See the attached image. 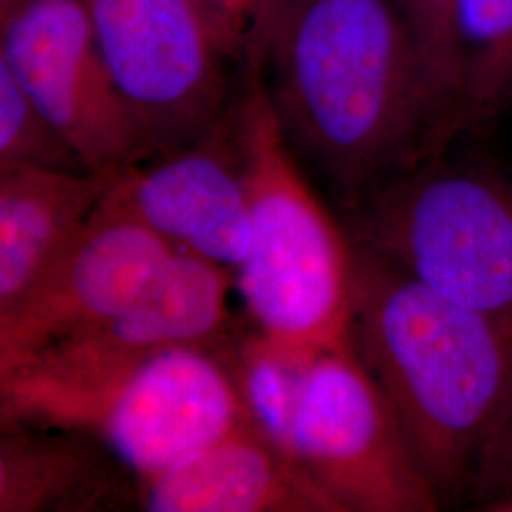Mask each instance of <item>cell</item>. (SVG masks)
<instances>
[{
    "label": "cell",
    "instance_id": "obj_1",
    "mask_svg": "<svg viewBox=\"0 0 512 512\" xmlns=\"http://www.w3.org/2000/svg\"><path fill=\"white\" fill-rule=\"evenodd\" d=\"M264 84L296 160L338 213L461 137L393 0H291Z\"/></svg>",
    "mask_w": 512,
    "mask_h": 512
},
{
    "label": "cell",
    "instance_id": "obj_2",
    "mask_svg": "<svg viewBox=\"0 0 512 512\" xmlns=\"http://www.w3.org/2000/svg\"><path fill=\"white\" fill-rule=\"evenodd\" d=\"M353 260V351L440 499L459 494L511 384L512 317L465 306L365 249Z\"/></svg>",
    "mask_w": 512,
    "mask_h": 512
},
{
    "label": "cell",
    "instance_id": "obj_3",
    "mask_svg": "<svg viewBox=\"0 0 512 512\" xmlns=\"http://www.w3.org/2000/svg\"><path fill=\"white\" fill-rule=\"evenodd\" d=\"M238 135L251 211L234 272L247 323L294 368L351 346L353 245L296 160L264 84L245 76Z\"/></svg>",
    "mask_w": 512,
    "mask_h": 512
},
{
    "label": "cell",
    "instance_id": "obj_4",
    "mask_svg": "<svg viewBox=\"0 0 512 512\" xmlns=\"http://www.w3.org/2000/svg\"><path fill=\"white\" fill-rule=\"evenodd\" d=\"M226 342L92 370L19 366L0 374V427L76 431L137 480L160 475L251 420Z\"/></svg>",
    "mask_w": 512,
    "mask_h": 512
},
{
    "label": "cell",
    "instance_id": "obj_5",
    "mask_svg": "<svg viewBox=\"0 0 512 512\" xmlns=\"http://www.w3.org/2000/svg\"><path fill=\"white\" fill-rule=\"evenodd\" d=\"M353 247L431 289L512 317V177L450 150L338 213Z\"/></svg>",
    "mask_w": 512,
    "mask_h": 512
},
{
    "label": "cell",
    "instance_id": "obj_6",
    "mask_svg": "<svg viewBox=\"0 0 512 512\" xmlns=\"http://www.w3.org/2000/svg\"><path fill=\"white\" fill-rule=\"evenodd\" d=\"M291 452L340 512L440 509L393 406L353 348L302 370Z\"/></svg>",
    "mask_w": 512,
    "mask_h": 512
},
{
    "label": "cell",
    "instance_id": "obj_7",
    "mask_svg": "<svg viewBox=\"0 0 512 512\" xmlns=\"http://www.w3.org/2000/svg\"><path fill=\"white\" fill-rule=\"evenodd\" d=\"M82 4L110 73L156 156L202 139L236 107L245 78H234L236 65L196 0Z\"/></svg>",
    "mask_w": 512,
    "mask_h": 512
},
{
    "label": "cell",
    "instance_id": "obj_8",
    "mask_svg": "<svg viewBox=\"0 0 512 512\" xmlns=\"http://www.w3.org/2000/svg\"><path fill=\"white\" fill-rule=\"evenodd\" d=\"M0 63L88 169L118 173L156 156L110 73L82 0H23L0 12Z\"/></svg>",
    "mask_w": 512,
    "mask_h": 512
},
{
    "label": "cell",
    "instance_id": "obj_9",
    "mask_svg": "<svg viewBox=\"0 0 512 512\" xmlns=\"http://www.w3.org/2000/svg\"><path fill=\"white\" fill-rule=\"evenodd\" d=\"M175 251L105 194L50 274L18 310L0 319V374L107 323Z\"/></svg>",
    "mask_w": 512,
    "mask_h": 512
},
{
    "label": "cell",
    "instance_id": "obj_10",
    "mask_svg": "<svg viewBox=\"0 0 512 512\" xmlns=\"http://www.w3.org/2000/svg\"><path fill=\"white\" fill-rule=\"evenodd\" d=\"M238 103L192 145L114 173L107 192L177 251L230 272L243 262L251 236Z\"/></svg>",
    "mask_w": 512,
    "mask_h": 512
},
{
    "label": "cell",
    "instance_id": "obj_11",
    "mask_svg": "<svg viewBox=\"0 0 512 512\" xmlns=\"http://www.w3.org/2000/svg\"><path fill=\"white\" fill-rule=\"evenodd\" d=\"M232 277L234 272L211 260L175 251L160 274L107 323L19 366L92 370L164 349L219 346L239 327L228 302Z\"/></svg>",
    "mask_w": 512,
    "mask_h": 512
},
{
    "label": "cell",
    "instance_id": "obj_12",
    "mask_svg": "<svg viewBox=\"0 0 512 512\" xmlns=\"http://www.w3.org/2000/svg\"><path fill=\"white\" fill-rule=\"evenodd\" d=\"M150 512H340L253 420L160 475L139 480Z\"/></svg>",
    "mask_w": 512,
    "mask_h": 512
},
{
    "label": "cell",
    "instance_id": "obj_13",
    "mask_svg": "<svg viewBox=\"0 0 512 512\" xmlns=\"http://www.w3.org/2000/svg\"><path fill=\"white\" fill-rule=\"evenodd\" d=\"M114 173L0 167V319L67 253Z\"/></svg>",
    "mask_w": 512,
    "mask_h": 512
},
{
    "label": "cell",
    "instance_id": "obj_14",
    "mask_svg": "<svg viewBox=\"0 0 512 512\" xmlns=\"http://www.w3.org/2000/svg\"><path fill=\"white\" fill-rule=\"evenodd\" d=\"M139 480L101 442L65 429L0 427V512L137 507Z\"/></svg>",
    "mask_w": 512,
    "mask_h": 512
},
{
    "label": "cell",
    "instance_id": "obj_15",
    "mask_svg": "<svg viewBox=\"0 0 512 512\" xmlns=\"http://www.w3.org/2000/svg\"><path fill=\"white\" fill-rule=\"evenodd\" d=\"M456 35L465 135L512 105V0H458Z\"/></svg>",
    "mask_w": 512,
    "mask_h": 512
},
{
    "label": "cell",
    "instance_id": "obj_16",
    "mask_svg": "<svg viewBox=\"0 0 512 512\" xmlns=\"http://www.w3.org/2000/svg\"><path fill=\"white\" fill-rule=\"evenodd\" d=\"M0 167L92 171L4 63H0Z\"/></svg>",
    "mask_w": 512,
    "mask_h": 512
},
{
    "label": "cell",
    "instance_id": "obj_17",
    "mask_svg": "<svg viewBox=\"0 0 512 512\" xmlns=\"http://www.w3.org/2000/svg\"><path fill=\"white\" fill-rule=\"evenodd\" d=\"M196 4L241 74L264 73L275 31L291 0H196Z\"/></svg>",
    "mask_w": 512,
    "mask_h": 512
},
{
    "label": "cell",
    "instance_id": "obj_18",
    "mask_svg": "<svg viewBox=\"0 0 512 512\" xmlns=\"http://www.w3.org/2000/svg\"><path fill=\"white\" fill-rule=\"evenodd\" d=\"M399 8L435 82L452 103L461 129V73H459L456 6L458 0H393Z\"/></svg>",
    "mask_w": 512,
    "mask_h": 512
},
{
    "label": "cell",
    "instance_id": "obj_19",
    "mask_svg": "<svg viewBox=\"0 0 512 512\" xmlns=\"http://www.w3.org/2000/svg\"><path fill=\"white\" fill-rule=\"evenodd\" d=\"M471 488L476 497L497 509L512 499V378L494 421L480 444Z\"/></svg>",
    "mask_w": 512,
    "mask_h": 512
},
{
    "label": "cell",
    "instance_id": "obj_20",
    "mask_svg": "<svg viewBox=\"0 0 512 512\" xmlns=\"http://www.w3.org/2000/svg\"><path fill=\"white\" fill-rule=\"evenodd\" d=\"M19 2H23V0H0V12H6L10 8H14Z\"/></svg>",
    "mask_w": 512,
    "mask_h": 512
}]
</instances>
